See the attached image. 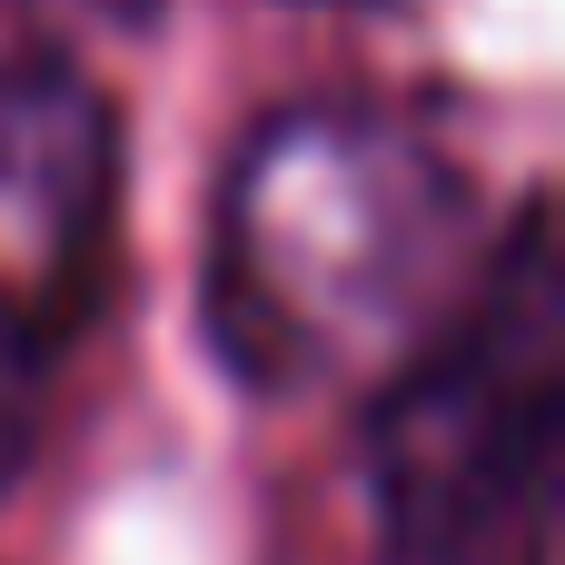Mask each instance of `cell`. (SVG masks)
<instances>
[{
	"label": "cell",
	"instance_id": "1",
	"mask_svg": "<svg viewBox=\"0 0 565 565\" xmlns=\"http://www.w3.org/2000/svg\"><path fill=\"white\" fill-rule=\"evenodd\" d=\"M487 258L477 179L397 109H268L209 209V338L258 397L397 377Z\"/></svg>",
	"mask_w": 565,
	"mask_h": 565
},
{
	"label": "cell",
	"instance_id": "2",
	"mask_svg": "<svg viewBox=\"0 0 565 565\" xmlns=\"http://www.w3.org/2000/svg\"><path fill=\"white\" fill-rule=\"evenodd\" d=\"M565 417L556 218L526 199L477 258L437 338L387 377L367 427V487L387 565H546Z\"/></svg>",
	"mask_w": 565,
	"mask_h": 565
},
{
	"label": "cell",
	"instance_id": "3",
	"mask_svg": "<svg viewBox=\"0 0 565 565\" xmlns=\"http://www.w3.org/2000/svg\"><path fill=\"white\" fill-rule=\"evenodd\" d=\"M119 109L79 60H0V348L60 358L109 288Z\"/></svg>",
	"mask_w": 565,
	"mask_h": 565
},
{
	"label": "cell",
	"instance_id": "4",
	"mask_svg": "<svg viewBox=\"0 0 565 565\" xmlns=\"http://www.w3.org/2000/svg\"><path fill=\"white\" fill-rule=\"evenodd\" d=\"M40 387H50V367H40V358H20V348H0V497H10V477L30 467V437H40Z\"/></svg>",
	"mask_w": 565,
	"mask_h": 565
},
{
	"label": "cell",
	"instance_id": "5",
	"mask_svg": "<svg viewBox=\"0 0 565 565\" xmlns=\"http://www.w3.org/2000/svg\"><path fill=\"white\" fill-rule=\"evenodd\" d=\"M298 10H387V0H298Z\"/></svg>",
	"mask_w": 565,
	"mask_h": 565
}]
</instances>
